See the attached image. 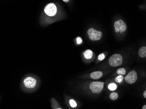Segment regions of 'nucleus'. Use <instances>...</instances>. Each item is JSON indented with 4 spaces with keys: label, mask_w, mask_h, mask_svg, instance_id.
I'll use <instances>...</instances> for the list:
<instances>
[{
    "label": "nucleus",
    "mask_w": 146,
    "mask_h": 109,
    "mask_svg": "<svg viewBox=\"0 0 146 109\" xmlns=\"http://www.w3.org/2000/svg\"><path fill=\"white\" fill-rule=\"evenodd\" d=\"M82 42V40L81 39V37H78L77 38V43L78 44H81Z\"/></svg>",
    "instance_id": "obj_18"
},
{
    "label": "nucleus",
    "mask_w": 146,
    "mask_h": 109,
    "mask_svg": "<svg viewBox=\"0 0 146 109\" xmlns=\"http://www.w3.org/2000/svg\"><path fill=\"white\" fill-rule=\"evenodd\" d=\"M89 37L92 41L100 40L102 36V33L101 31H98L93 28H91L87 31Z\"/></svg>",
    "instance_id": "obj_3"
},
{
    "label": "nucleus",
    "mask_w": 146,
    "mask_h": 109,
    "mask_svg": "<svg viewBox=\"0 0 146 109\" xmlns=\"http://www.w3.org/2000/svg\"><path fill=\"white\" fill-rule=\"evenodd\" d=\"M108 88L110 90L113 91L117 88V85L114 83H111L108 86Z\"/></svg>",
    "instance_id": "obj_13"
},
{
    "label": "nucleus",
    "mask_w": 146,
    "mask_h": 109,
    "mask_svg": "<svg viewBox=\"0 0 146 109\" xmlns=\"http://www.w3.org/2000/svg\"><path fill=\"white\" fill-rule=\"evenodd\" d=\"M51 103H52V107L53 109H61L60 106H59V104L54 98H52L51 99Z\"/></svg>",
    "instance_id": "obj_11"
},
{
    "label": "nucleus",
    "mask_w": 146,
    "mask_h": 109,
    "mask_svg": "<svg viewBox=\"0 0 146 109\" xmlns=\"http://www.w3.org/2000/svg\"><path fill=\"white\" fill-rule=\"evenodd\" d=\"M138 54L140 57L142 58H146V47H143L141 48L139 50Z\"/></svg>",
    "instance_id": "obj_9"
},
{
    "label": "nucleus",
    "mask_w": 146,
    "mask_h": 109,
    "mask_svg": "<svg viewBox=\"0 0 146 109\" xmlns=\"http://www.w3.org/2000/svg\"><path fill=\"white\" fill-rule=\"evenodd\" d=\"M143 96H144V97L145 98H146V90H145L144 92V93H143Z\"/></svg>",
    "instance_id": "obj_19"
},
{
    "label": "nucleus",
    "mask_w": 146,
    "mask_h": 109,
    "mask_svg": "<svg viewBox=\"0 0 146 109\" xmlns=\"http://www.w3.org/2000/svg\"><path fill=\"white\" fill-rule=\"evenodd\" d=\"M119 96L116 92H113L110 95V98L112 100H115L118 99Z\"/></svg>",
    "instance_id": "obj_12"
},
{
    "label": "nucleus",
    "mask_w": 146,
    "mask_h": 109,
    "mask_svg": "<svg viewBox=\"0 0 146 109\" xmlns=\"http://www.w3.org/2000/svg\"><path fill=\"white\" fill-rule=\"evenodd\" d=\"M23 85L25 90L30 92L35 90L38 87V79L33 76L26 77L23 81Z\"/></svg>",
    "instance_id": "obj_1"
},
{
    "label": "nucleus",
    "mask_w": 146,
    "mask_h": 109,
    "mask_svg": "<svg viewBox=\"0 0 146 109\" xmlns=\"http://www.w3.org/2000/svg\"><path fill=\"white\" fill-rule=\"evenodd\" d=\"M44 12L49 16H54L57 12L56 6L53 3H50L45 7Z\"/></svg>",
    "instance_id": "obj_5"
},
{
    "label": "nucleus",
    "mask_w": 146,
    "mask_h": 109,
    "mask_svg": "<svg viewBox=\"0 0 146 109\" xmlns=\"http://www.w3.org/2000/svg\"><path fill=\"white\" fill-rule=\"evenodd\" d=\"M143 109H146V105H144V106L143 107Z\"/></svg>",
    "instance_id": "obj_21"
},
{
    "label": "nucleus",
    "mask_w": 146,
    "mask_h": 109,
    "mask_svg": "<svg viewBox=\"0 0 146 109\" xmlns=\"http://www.w3.org/2000/svg\"><path fill=\"white\" fill-rule=\"evenodd\" d=\"M104 83L102 82H93L90 84V88L92 92L99 93L104 88Z\"/></svg>",
    "instance_id": "obj_4"
},
{
    "label": "nucleus",
    "mask_w": 146,
    "mask_h": 109,
    "mask_svg": "<svg viewBox=\"0 0 146 109\" xmlns=\"http://www.w3.org/2000/svg\"><path fill=\"white\" fill-rule=\"evenodd\" d=\"M123 63V57L118 53L114 54L109 58V63L111 66L113 67L120 66Z\"/></svg>",
    "instance_id": "obj_2"
},
{
    "label": "nucleus",
    "mask_w": 146,
    "mask_h": 109,
    "mask_svg": "<svg viewBox=\"0 0 146 109\" xmlns=\"http://www.w3.org/2000/svg\"><path fill=\"white\" fill-rule=\"evenodd\" d=\"M123 75H121L118 76V77H117L115 79V81L116 82L118 83H120L123 81Z\"/></svg>",
    "instance_id": "obj_14"
},
{
    "label": "nucleus",
    "mask_w": 146,
    "mask_h": 109,
    "mask_svg": "<svg viewBox=\"0 0 146 109\" xmlns=\"http://www.w3.org/2000/svg\"><path fill=\"white\" fill-rule=\"evenodd\" d=\"M126 73L125 70L124 68H121L117 71V74H121V75H125Z\"/></svg>",
    "instance_id": "obj_15"
},
{
    "label": "nucleus",
    "mask_w": 146,
    "mask_h": 109,
    "mask_svg": "<svg viewBox=\"0 0 146 109\" xmlns=\"http://www.w3.org/2000/svg\"><path fill=\"white\" fill-rule=\"evenodd\" d=\"M70 104L71 106L73 108H75L77 106V104L76 102L73 99L70 100L69 101Z\"/></svg>",
    "instance_id": "obj_16"
},
{
    "label": "nucleus",
    "mask_w": 146,
    "mask_h": 109,
    "mask_svg": "<svg viewBox=\"0 0 146 109\" xmlns=\"http://www.w3.org/2000/svg\"><path fill=\"white\" fill-rule=\"evenodd\" d=\"M126 82L129 84H133L136 82L137 80V73L134 70L130 71L125 78Z\"/></svg>",
    "instance_id": "obj_6"
},
{
    "label": "nucleus",
    "mask_w": 146,
    "mask_h": 109,
    "mask_svg": "<svg viewBox=\"0 0 146 109\" xmlns=\"http://www.w3.org/2000/svg\"><path fill=\"white\" fill-rule=\"evenodd\" d=\"M63 1L65 2H68L69 1V0H63Z\"/></svg>",
    "instance_id": "obj_20"
},
{
    "label": "nucleus",
    "mask_w": 146,
    "mask_h": 109,
    "mask_svg": "<svg viewBox=\"0 0 146 109\" xmlns=\"http://www.w3.org/2000/svg\"><path fill=\"white\" fill-rule=\"evenodd\" d=\"M114 27L115 32L119 33L121 32L122 33L126 31L127 26L125 22L122 20H120L119 21H116L114 23Z\"/></svg>",
    "instance_id": "obj_7"
},
{
    "label": "nucleus",
    "mask_w": 146,
    "mask_h": 109,
    "mask_svg": "<svg viewBox=\"0 0 146 109\" xmlns=\"http://www.w3.org/2000/svg\"><path fill=\"white\" fill-rule=\"evenodd\" d=\"M103 75V74L101 71H95L94 72L92 73L91 74V77L93 79H99V78H100L102 77Z\"/></svg>",
    "instance_id": "obj_8"
},
{
    "label": "nucleus",
    "mask_w": 146,
    "mask_h": 109,
    "mask_svg": "<svg viewBox=\"0 0 146 109\" xmlns=\"http://www.w3.org/2000/svg\"><path fill=\"white\" fill-rule=\"evenodd\" d=\"M105 54L104 53H102L98 56V58L99 61H103L104 59H105Z\"/></svg>",
    "instance_id": "obj_17"
},
{
    "label": "nucleus",
    "mask_w": 146,
    "mask_h": 109,
    "mask_svg": "<svg viewBox=\"0 0 146 109\" xmlns=\"http://www.w3.org/2000/svg\"><path fill=\"white\" fill-rule=\"evenodd\" d=\"M84 57L86 59H90L92 57L93 52L92 50H86L85 52L84 53Z\"/></svg>",
    "instance_id": "obj_10"
}]
</instances>
